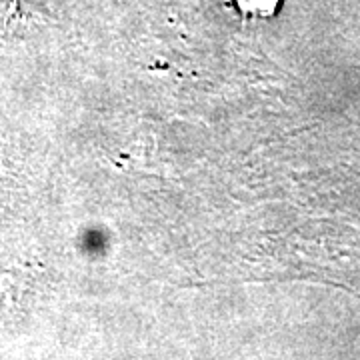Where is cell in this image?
Masks as SVG:
<instances>
[{"mask_svg":"<svg viewBox=\"0 0 360 360\" xmlns=\"http://www.w3.org/2000/svg\"><path fill=\"white\" fill-rule=\"evenodd\" d=\"M240 14L248 18H269L278 8V0H234Z\"/></svg>","mask_w":360,"mask_h":360,"instance_id":"6da1fadb","label":"cell"}]
</instances>
